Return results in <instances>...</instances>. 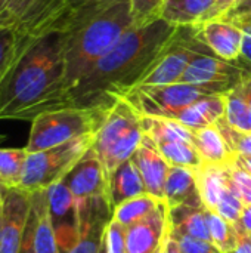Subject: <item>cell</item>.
I'll use <instances>...</instances> for the list:
<instances>
[{"instance_id": "39", "label": "cell", "mask_w": 251, "mask_h": 253, "mask_svg": "<svg viewBox=\"0 0 251 253\" xmlns=\"http://www.w3.org/2000/svg\"><path fill=\"white\" fill-rule=\"evenodd\" d=\"M241 30L244 31V36H243L240 59L251 68V28H241Z\"/></svg>"}, {"instance_id": "40", "label": "cell", "mask_w": 251, "mask_h": 253, "mask_svg": "<svg viewBox=\"0 0 251 253\" xmlns=\"http://www.w3.org/2000/svg\"><path fill=\"white\" fill-rule=\"evenodd\" d=\"M243 16H251V0H246L240 4H237L232 10H229L222 19H237V18H243Z\"/></svg>"}, {"instance_id": "14", "label": "cell", "mask_w": 251, "mask_h": 253, "mask_svg": "<svg viewBox=\"0 0 251 253\" xmlns=\"http://www.w3.org/2000/svg\"><path fill=\"white\" fill-rule=\"evenodd\" d=\"M169 233V208L166 202L145 219L133 224L126 231L127 253H158Z\"/></svg>"}, {"instance_id": "9", "label": "cell", "mask_w": 251, "mask_h": 253, "mask_svg": "<svg viewBox=\"0 0 251 253\" xmlns=\"http://www.w3.org/2000/svg\"><path fill=\"white\" fill-rule=\"evenodd\" d=\"M250 70V67L246 65L241 59L237 62L225 61L216 56L207 46H204L194 55L179 83L225 84L234 87Z\"/></svg>"}, {"instance_id": "52", "label": "cell", "mask_w": 251, "mask_h": 253, "mask_svg": "<svg viewBox=\"0 0 251 253\" xmlns=\"http://www.w3.org/2000/svg\"><path fill=\"white\" fill-rule=\"evenodd\" d=\"M101 253H107V251H105V246H102V249H101Z\"/></svg>"}, {"instance_id": "56", "label": "cell", "mask_w": 251, "mask_h": 253, "mask_svg": "<svg viewBox=\"0 0 251 253\" xmlns=\"http://www.w3.org/2000/svg\"><path fill=\"white\" fill-rule=\"evenodd\" d=\"M250 239H251V236H250Z\"/></svg>"}, {"instance_id": "33", "label": "cell", "mask_w": 251, "mask_h": 253, "mask_svg": "<svg viewBox=\"0 0 251 253\" xmlns=\"http://www.w3.org/2000/svg\"><path fill=\"white\" fill-rule=\"evenodd\" d=\"M228 185L240 197L244 206L251 203V175L237 166L232 159L228 165Z\"/></svg>"}, {"instance_id": "45", "label": "cell", "mask_w": 251, "mask_h": 253, "mask_svg": "<svg viewBox=\"0 0 251 253\" xmlns=\"http://www.w3.org/2000/svg\"><path fill=\"white\" fill-rule=\"evenodd\" d=\"M232 162L240 166L241 169H244L246 172H249L251 175V156H243V154H234L232 156Z\"/></svg>"}, {"instance_id": "55", "label": "cell", "mask_w": 251, "mask_h": 253, "mask_svg": "<svg viewBox=\"0 0 251 253\" xmlns=\"http://www.w3.org/2000/svg\"><path fill=\"white\" fill-rule=\"evenodd\" d=\"M161 251H163V248H161ZM161 251H160V252H158V253H161Z\"/></svg>"}, {"instance_id": "18", "label": "cell", "mask_w": 251, "mask_h": 253, "mask_svg": "<svg viewBox=\"0 0 251 253\" xmlns=\"http://www.w3.org/2000/svg\"><path fill=\"white\" fill-rule=\"evenodd\" d=\"M31 216L36 253H61L49 215L46 190L31 193Z\"/></svg>"}, {"instance_id": "38", "label": "cell", "mask_w": 251, "mask_h": 253, "mask_svg": "<svg viewBox=\"0 0 251 253\" xmlns=\"http://www.w3.org/2000/svg\"><path fill=\"white\" fill-rule=\"evenodd\" d=\"M71 7V18H80V16H89L101 13L118 3L129 1V0H68ZM70 24V22H68Z\"/></svg>"}, {"instance_id": "42", "label": "cell", "mask_w": 251, "mask_h": 253, "mask_svg": "<svg viewBox=\"0 0 251 253\" xmlns=\"http://www.w3.org/2000/svg\"><path fill=\"white\" fill-rule=\"evenodd\" d=\"M235 228L238 230V233L251 236V203L247 205V206H244V211H243L240 224Z\"/></svg>"}, {"instance_id": "21", "label": "cell", "mask_w": 251, "mask_h": 253, "mask_svg": "<svg viewBox=\"0 0 251 253\" xmlns=\"http://www.w3.org/2000/svg\"><path fill=\"white\" fill-rule=\"evenodd\" d=\"M108 193H109V202L112 208H117L121 203L146 193L143 179L138 168L132 162V159L120 165L109 175Z\"/></svg>"}, {"instance_id": "29", "label": "cell", "mask_w": 251, "mask_h": 253, "mask_svg": "<svg viewBox=\"0 0 251 253\" xmlns=\"http://www.w3.org/2000/svg\"><path fill=\"white\" fill-rule=\"evenodd\" d=\"M161 200L155 199L154 196L145 193L142 196L133 197L124 203H121L120 206L114 208V218L121 222L126 228L132 227L133 224L145 219L146 216H149L158 206H160Z\"/></svg>"}, {"instance_id": "7", "label": "cell", "mask_w": 251, "mask_h": 253, "mask_svg": "<svg viewBox=\"0 0 251 253\" xmlns=\"http://www.w3.org/2000/svg\"><path fill=\"white\" fill-rule=\"evenodd\" d=\"M231 87L225 84L172 83L161 86H138L123 96H126L141 114L173 119L180 110L198 99L209 95L225 93Z\"/></svg>"}, {"instance_id": "6", "label": "cell", "mask_w": 251, "mask_h": 253, "mask_svg": "<svg viewBox=\"0 0 251 253\" xmlns=\"http://www.w3.org/2000/svg\"><path fill=\"white\" fill-rule=\"evenodd\" d=\"M95 135L81 136L47 150L28 153L21 190L44 191L61 182L93 145Z\"/></svg>"}, {"instance_id": "10", "label": "cell", "mask_w": 251, "mask_h": 253, "mask_svg": "<svg viewBox=\"0 0 251 253\" xmlns=\"http://www.w3.org/2000/svg\"><path fill=\"white\" fill-rule=\"evenodd\" d=\"M78 208V237L70 253H101L108 222L114 215V208L107 197H96L77 205Z\"/></svg>"}, {"instance_id": "3", "label": "cell", "mask_w": 251, "mask_h": 253, "mask_svg": "<svg viewBox=\"0 0 251 253\" xmlns=\"http://www.w3.org/2000/svg\"><path fill=\"white\" fill-rule=\"evenodd\" d=\"M132 27L130 1L118 3L96 15L70 21L65 31H62L65 77L70 93Z\"/></svg>"}, {"instance_id": "44", "label": "cell", "mask_w": 251, "mask_h": 253, "mask_svg": "<svg viewBox=\"0 0 251 253\" xmlns=\"http://www.w3.org/2000/svg\"><path fill=\"white\" fill-rule=\"evenodd\" d=\"M240 0H216L217 6V18H223L231 9H234L238 4Z\"/></svg>"}, {"instance_id": "2", "label": "cell", "mask_w": 251, "mask_h": 253, "mask_svg": "<svg viewBox=\"0 0 251 253\" xmlns=\"http://www.w3.org/2000/svg\"><path fill=\"white\" fill-rule=\"evenodd\" d=\"M179 27L157 19L143 27L129 28L115 46L102 56L92 71L71 90L77 107L111 104L139 84L158 55L172 42Z\"/></svg>"}, {"instance_id": "16", "label": "cell", "mask_w": 251, "mask_h": 253, "mask_svg": "<svg viewBox=\"0 0 251 253\" xmlns=\"http://www.w3.org/2000/svg\"><path fill=\"white\" fill-rule=\"evenodd\" d=\"M132 162L135 163L143 179L146 193L164 202V184L170 165L161 156L151 138H148L146 135L143 136L139 148L132 156Z\"/></svg>"}, {"instance_id": "30", "label": "cell", "mask_w": 251, "mask_h": 253, "mask_svg": "<svg viewBox=\"0 0 251 253\" xmlns=\"http://www.w3.org/2000/svg\"><path fill=\"white\" fill-rule=\"evenodd\" d=\"M155 145L170 166L198 169L203 165V159L192 142L167 141V142H158Z\"/></svg>"}, {"instance_id": "4", "label": "cell", "mask_w": 251, "mask_h": 253, "mask_svg": "<svg viewBox=\"0 0 251 253\" xmlns=\"http://www.w3.org/2000/svg\"><path fill=\"white\" fill-rule=\"evenodd\" d=\"M143 136L142 114L126 96L117 95L108 108L101 127L95 133L92 145L101 159L108 178L120 165L132 159Z\"/></svg>"}, {"instance_id": "25", "label": "cell", "mask_w": 251, "mask_h": 253, "mask_svg": "<svg viewBox=\"0 0 251 253\" xmlns=\"http://www.w3.org/2000/svg\"><path fill=\"white\" fill-rule=\"evenodd\" d=\"M194 144L203 159V163L226 165L234 156L217 125L197 129Z\"/></svg>"}, {"instance_id": "5", "label": "cell", "mask_w": 251, "mask_h": 253, "mask_svg": "<svg viewBox=\"0 0 251 253\" xmlns=\"http://www.w3.org/2000/svg\"><path fill=\"white\" fill-rule=\"evenodd\" d=\"M111 104L98 107L71 105L37 116L31 122L25 148L28 153H36L62 145L81 136L95 135Z\"/></svg>"}, {"instance_id": "19", "label": "cell", "mask_w": 251, "mask_h": 253, "mask_svg": "<svg viewBox=\"0 0 251 253\" xmlns=\"http://www.w3.org/2000/svg\"><path fill=\"white\" fill-rule=\"evenodd\" d=\"M225 110H226V92L204 96L197 102L188 105L186 108L180 110L173 119L191 127L192 130H197L201 127L216 125L225 116Z\"/></svg>"}, {"instance_id": "13", "label": "cell", "mask_w": 251, "mask_h": 253, "mask_svg": "<svg viewBox=\"0 0 251 253\" xmlns=\"http://www.w3.org/2000/svg\"><path fill=\"white\" fill-rule=\"evenodd\" d=\"M64 182L72 193L77 205L96 197H107L109 200L108 175L93 147L77 162L64 178Z\"/></svg>"}, {"instance_id": "15", "label": "cell", "mask_w": 251, "mask_h": 253, "mask_svg": "<svg viewBox=\"0 0 251 253\" xmlns=\"http://www.w3.org/2000/svg\"><path fill=\"white\" fill-rule=\"evenodd\" d=\"M194 28L195 37L216 56L229 62H237L240 59L244 31L237 24L217 18Z\"/></svg>"}, {"instance_id": "8", "label": "cell", "mask_w": 251, "mask_h": 253, "mask_svg": "<svg viewBox=\"0 0 251 253\" xmlns=\"http://www.w3.org/2000/svg\"><path fill=\"white\" fill-rule=\"evenodd\" d=\"M7 12L10 27L31 40L65 31L71 18L68 0H9Z\"/></svg>"}, {"instance_id": "51", "label": "cell", "mask_w": 251, "mask_h": 253, "mask_svg": "<svg viewBox=\"0 0 251 253\" xmlns=\"http://www.w3.org/2000/svg\"><path fill=\"white\" fill-rule=\"evenodd\" d=\"M4 138H6V136H4V135H0V144H1V142H3V141H4Z\"/></svg>"}, {"instance_id": "48", "label": "cell", "mask_w": 251, "mask_h": 253, "mask_svg": "<svg viewBox=\"0 0 251 253\" xmlns=\"http://www.w3.org/2000/svg\"><path fill=\"white\" fill-rule=\"evenodd\" d=\"M241 84H243V87H244L246 96H247V99H249V102H250V107H251V70L250 71H247V74L243 77Z\"/></svg>"}, {"instance_id": "49", "label": "cell", "mask_w": 251, "mask_h": 253, "mask_svg": "<svg viewBox=\"0 0 251 253\" xmlns=\"http://www.w3.org/2000/svg\"><path fill=\"white\" fill-rule=\"evenodd\" d=\"M229 21V19H228ZM234 24H237L240 28H251V16H243V18H237L232 19Z\"/></svg>"}, {"instance_id": "54", "label": "cell", "mask_w": 251, "mask_h": 253, "mask_svg": "<svg viewBox=\"0 0 251 253\" xmlns=\"http://www.w3.org/2000/svg\"><path fill=\"white\" fill-rule=\"evenodd\" d=\"M243 1H246V0H240V1H238V4H240V3H243ZM231 10H232V9H231Z\"/></svg>"}, {"instance_id": "23", "label": "cell", "mask_w": 251, "mask_h": 253, "mask_svg": "<svg viewBox=\"0 0 251 253\" xmlns=\"http://www.w3.org/2000/svg\"><path fill=\"white\" fill-rule=\"evenodd\" d=\"M169 222L172 228L180 233L212 242L207 225V209L201 202L188 203L175 209H169Z\"/></svg>"}, {"instance_id": "50", "label": "cell", "mask_w": 251, "mask_h": 253, "mask_svg": "<svg viewBox=\"0 0 251 253\" xmlns=\"http://www.w3.org/2000/svg\"><path fill=\"white\" fill-rule=\"evenodd\" d=\"M4 194H6V190L3 187H0V215H1V211H3V202H4Z\"/></svg>"}, {"instance_id": "24", "label": "cell", "mask_w": 251, "mask_h": 253, "mask_svg": "<svg viewBox=\"0 0 251 253\" xmlns=\"http://www.w3.org/2000/svg\"><path fill=\"white\" fill-rule=\"evenodd\" d=\"M34 40L22 36L13 27L0 30V92L19 62L25 49Z\"/></svg>"}, {"instance_id": "26", "label": "cell", "mask_w": 251, "mask_h": 253, "mask_svg": "<svg viewBox=\"0 0 251 253\" xmlns=\"http://www.w3.org/2000/svg\"><path fill=\"white\" fill-rule=\"evenodd\" d=\"M142 127L145 135L151 138L155 144L167 141H186L194 144L195 130L175 119L142 114Z\"/></svg>"}, {"instance_id": "12", "label": "cell", "mask_w": 251, "mask_h": 253, "mask_svg": "<svg viewBox=\"0 0 251 253\" xmlns=\"http://www.w3.org/2000/svg\"><path fill=\"white\" fill-rule=\"evenodd\" d=\"M31 212V193L13 188L6 190L1 211L0 253H19L27 233Z\"/></svg>"}, {"instance_id": "47", "label": "cell", "mask_w": 251, "mask_h": 253, "mask_svg": "<svg viewBox=\"0 0 251 253\" xmlns=\"http://www.w3.org/2000/svg\"><path fill=\"white\" fill-rule=\"evenodd\" d=\"M7 4H9V0H0V30L6 28V27H10Z\"/></svg>"}, {"instance_id": "28", "label": "cell", "mask_w": 251, "mask_h": 253, "mask_svg": "<svg viewBox=\"0 0 251 253\" xmlns=\"http://www.w3.org/2000/svg\"><path fill=\"white\" fill-rule=\"evenodd\" d=\"M28 150L0 147V187L4 190L21 188Z\"/></svg>"}, {"instance_id": "11", "label": "cell", "mask_w": 251, "mask_h": 253, "mask_svg": "<svg viewBox=\"0 0 251 253\" xmlns=\"http://www.w3.org/2000/svg\"><path fill=\"white\" fill-rule=\"evenodd\" d=\"M46 193L49 215L61 253H70L78 237L80 222L77 202L64 179L47 188Z\"/></svg>"}, {"instance_id": "1", "label": "cell", "mask_w": 251, "mask_h": 253, "mask_svg": "<svg viewBox=\"0 0 251 253\" xmlns=\"http://www.w3.org/2000/svg\"><path fill=\"white\" fill-rule=\"evenodd\" d=\"M65 77L64 33L34 40L0 92V120L33 122L37 116L71 107Z\"/></svg>"}, {"instance_id": "53", "label": "cell", "mask_w": 251, "mask_h": 253, "mask_svg": "<svg viewBox=\"0 0 251 253\" xmlns=\"http://www.w3.org/2000/svg\"><path fill=\"white\" fill-rule=\"evenodd\" d=\"M0 231H1V215H0Z\"/></svg>"}, {"instance_id": "22", "label": "cell", "mask_w": 251, "mask_h": 253, "mask_svg": "<svg viewBox=\"0 0 251 253\" xmlns=\"http://www.w3.org/2000/svg\"><path fill=\"white\" fill-rule=\"evenodd\" d=\"M228 165L203 163L195 169L197 188L201 203L206 209L215 211L228 187Z\"/></svg>"}, {"instance_id": "36", "label": "cell", "mask_w": 251, "mask_h": 253, "mask_svg": "<svg viewBox=\"0 0 251 253\" xmlns=\"http://www.w3.org/2000/svg\"><path fill=\"white\" fill-rule=\"evenodd\" d=\"M216 125L219 126V129H220V132H222L228 147L231 148V151L234 154L251 156V132L244 133V132L234 130L222 119Z\"/></svg>"}, {"instance_id": "41", "label": "cell", "mask_w": 251, "mask_h": 253, "mask_svg": "<svg viewBox=\"0 0 251 253\" xmlns=\"http://www.w3.org/2000/svg\"><path fill=\"white\" fill-rule=\"evenodd\" d=\"M19 253H36L34 251V239H33V216L30 212V218H28V225H27V233L22 242V248Z\"/></svg>"}, {"instance_id": "43", "label": "cell", "mask_w": 251, "mask_h": 253, "mask_svg": "<svg viewBox=\"0 0 251 253\" xmlns=\"http://www.w3.org/2000/svg\"><path fill=\"white\" fill-rule=\"evenodd\" d=\"M229 253H251V239L250 236L238 233V243L235 249Z\"/></svg>"}, {"instance_id": "20", "label": "cell", "mask_w": 251, "mask_h": 253, "mask_svg": "<svg viewBox=\"0 0 251 253\" xmlns=\"http://www.w3.org/2000/svg\"><path fill=\"white\" fill-rule=\"evenodd\" d=\"M164 202L169 209L201 202L197 188L195 169L180 166L169 168V173L164 184Z\"/></svg>"}, {"instance_id": "35", "label": "cell", "mask_w": 251, "mask_h": 253, "mask_svg": "<svg viewBox=\"0 0 251 253\" xmlns=\"http://www.w3.org/2000/svg\"><path fill=\"white\" fill-rule=\"evenodd\" d=\"M169 231H170V236L178 242L182 253H222L212 242L201 240V239L188 236L185 233H180L172 228L170 222H169Z\"/></svg>"}, {"instance_id": "17", "label": "cell", "mask_w": 251, "mask_h": 253, "mask_svg": "<svg viewBox=\"0 0 251 253\" xmlns=\"http://www.w3.org/2000/svg\"><path fill=\"white\" fill-rule=\"evenodd\" d=\"M160 19L175 27H200L217 19L216 0H166Z\"/></svg>"}, {"instance_id": "46", "label": "cell", "mask_w": 251, "mask_h": 253, "mask_svg": "<svg viewBox=\"0 0 251 253\" xmlns=\"http://www.w3.org/2000/svg\"><path fill=\"white\" fill-rule=\"evenodd\" d=\"M161 253H182L179 249V245L178 242L170 236V231L167 233V237L164 240V245H163V251Z\"/></svg>"}, {"instance_id": "31", "label": "cell", "mask_w": 251, "mask_h": 253, "mask_svg": "<svg viewBox=\"0 0 251 253\" xmlns=\"http://www.w3.org/2000/svg\"><path fill=\"white\" fill-rule=\"evenodd\" d=\"M207 225L212 243L222 253L232 252L238 243V230L215 211L207 209Z\"/></svg>"}, {"instance_id": "32", "label": "cell", "mask_w": 251, "mask_h": 253, "mask_svg": "<svg viewBox=\"0 0 251 253\" xmlns=\"http://www.w3.org/2000/svg\"><path fill=\"white\" fill-rule=\"evenodd\" d=\"M135 27L148 25L160 19V10L166 0H129Z\"/></svg>"}, {"instance_id": "34", "label": "cell", "mask_w": 251, "mask_h": 253, "mask_svg": "<svg viewBox=\"0 0 251 253\" xmlns=\"http://www.w3.org/2000/svg\"><path fill=\"white\" fill-rule=\"evenodd\" d=\"M244 211V203L240 200V197L232 191V188L228 185L226 190L222 194V199L215 209L216 213H219L223 219H226L229 224L237 227L240 224L241 215Z\"/></svg>"}, {"instance_id": "37", "label": "cell", "mask_w": 251, "mask_h": 253, "mask_svg": "<svg viewBox=\"0 0 251 253\" xmlns=\"http://www.w3.org/2000/svg\"><path fill=\"white\" fill-rule=\"evenodd\" d=\"M126 231L127 228L112 216L105 228L104 236V246L107 253H127Z\"/></svg>"}, {"instance_id": "27", "label": "cell", "mask_w": 251, "mask_h": 253, "mask_svg": "<svg viewBox=\"0 0 251 253\" xmlns=\"http://www.w3.org/2000/svg\"><path fill=\"white\" fill-rule=\"evenodd\" d=\"M222 120L234 130L251 132V107L241 82L226 92V110Z\"/></svg>"}]
</instances>
